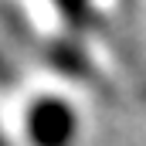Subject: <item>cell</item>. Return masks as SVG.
Segmentation results:
<instances>
[{
    "instance_id": "obj_2",
    "label": "cell",
    "mask_w": 146,
    "mask_h": 146,
    "mask_svg": "<svg viewBox=\"0 0 146 146\" xmlns=\"http://www.w3.org/2000/svg\"><path fill=\"white\" fill-rule=\"evenodd\" d=\"M61 3V10L75 17V21H85V14H88V0H58Z\"/></svg>"
},
{
    "instance_id": "obj_4",
    "label": "cell",
    "mask_w": 146,
    "mask_h": 146,
    "mask_svg": "<svg viewBox=\"0 0 146 146\" xmlns=\"http://www.w3.org/2000/svg\"><path fill=\"white\" fill-rule=\"evenodd\" d=\"M0 146H7V139H3V136H0Z\"/></svg>"
},
{
    "instance_id": "obj_3",
    "label": "cell",
    "mask_w": 146,
    "mask_h": 146,
    "mask_svg": "<svg viewBox=\"0 0 146 146\" xmlns=\"http://www.w3.org/2000/svg\"><path fill=\"white\" fill-rule=\"evenodd\" d=\"M14 82V68H10V61L0 54V85H10Z\"/></svg>"
},
{
    "instance_id": "obj_1",
    "label": "cell",
    "mask_w": 146,
    "mask_h": 146,
    "mask_svg": "<svg viewBox=\"0 0 146 146\" xmlns=\"http://www.w3.org/2000/svg\"><path fill=\"white\" fill-rule=\"evenodd\" d=\"M31 146H72L78 133L75 109L58 95H37L24 115Z\"/></svg>"
}]
</instances>
